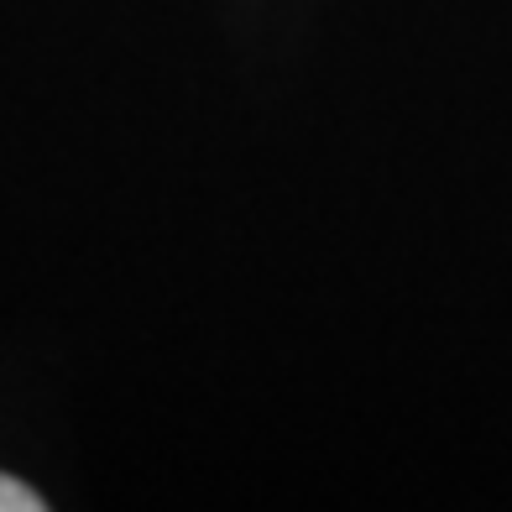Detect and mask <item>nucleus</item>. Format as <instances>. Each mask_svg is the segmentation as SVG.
Wrapping results in <instances>:
<instances>
[{
  "instance_id": "nucleus-1",
  "label": "nucleus",
  "mask_w": 512,
  "mask_h": 512,
  "mask_svg": "<svg viewBox=\"0 0 512 512\" xmlns=\"http://www.w3.org/2000/svg\"><path fill=\"white\" fill-rule=\"evenodd\" d=\"M0 512H42V497L16 476H0Z\"/></svg>"
}]
</instances>
